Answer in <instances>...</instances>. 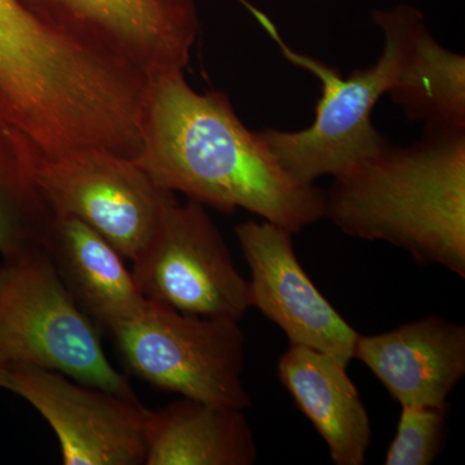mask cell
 Returning a JSON list of instances; mask_svg holds the SVG:
<instances>
[{
    "instance_id": "cell-1",
    "label": "cell",
    "mask_w": 465,
    "mask_h": 465,
    "mask_svg": "<svg viewBox=\"0 0 465 465\" xmlns=\"http://www.w3.org/2000/svg\"><path fill=\"white\" fill-rule=\"evenodd\" d=\"M140 167L167 191L223 213L249 211L299 234L323 219L324 192L300 183L220 91H195L183 70L149 79Z\"/></svg>"
},
{
    "instance_id": "cell-2",
    "label": "cell",
    "mask_w": 465,
    "mask_h": 465,
    "mask_svg": "<svg viewBox=\"0 0 465 465\" xmlns=\"http://www.w3.org/2000/svg\"><path fill=\"white\" fill-rule=\"evenodd\" d=\"M140 91L134 67L57 32L18 0H0V124L43 154L108 145Z\"/></svg>"
},
{
    "instance_id": "cell-3",
    "label": "cell",
    "mask_w": 465,
    "mask_h": 465,
    "mask_svg": "<svg viewBox=\"0 0 465 465\" xmlns=\"http://www.w3.org/2000/svg\"><path fill=\"white\" fill-rule=\"evenodd\" d=\"M323 217L339 231L407 251L465 278V131L390 140L333 177Z\"/></svg>"
},
{
    "instance_id": "cell-4",
    "label": "cell",
    "mask_w": 465,
    "mask_h": 465,
    "mask_svg": "<svg viewBox=\"0 0 465 465\" xmlns=\"http://www.w3.org/2000/svg\"><path fill=\"white\" fill-rule=\"evenodd\" d=\"M240 2L258 18L283 56L316 76L321 84L322 94L309 127L259 131L284 171L300 183H314L320 177L344 173L388 140L372 124V110L393 84L410 29L420 12L418 8L397 5L372 11V23L384 36L381 57L374 65L354 70L345 78L336 67L292 50L264 14L246 0Z\"/></svg>"
},
{
    "instance_id": "cell-5",
    "label": "cell",
    "mask_w": 465,
    "mask_h": 465,
    "mask_svg": "<svg viewBox=\"0 0 465 465\" xmlns=\"http://www.w3.org/2000/svg\"><path fill=\"white\" fill-rule=\"evenodd\" d=\"M11 363L139 401L106 357L100 327L76 304L43 247L0 262V366Z\"/></svg>"
},
{
    "instance_id": "cell-6",
    "label": "cell",
    "mask_w": 465,
    "mask_h": 465,
    "mask_svg": "<svg viewBox=\"0 0 465 465\" xmlns=\"http://www.w3.org/2000/svg\"><path fill=\"white\" fill-rule=\"evenodd\" d=\"M241 321L183 313L150 302L110 333L125 367L158 391L246 410V338Z\"/></svg>"
},
{
    "instance_id": "cell-7",
    "label": "cell",
    "mask_w": 465,
    "mask_h": 465,
    "mask_svg": "<svg viewBox=\"0 0 465 465\" xmlns=\"http://www.w3.org/2000/svg\"><path fill=\"white\" fill-rule=\"evenodd\" d=\"M35 183L52 213L90 225L130 260L148 243L177 201L134 158L103 149L41 153Z\"/></svg>"
},
{
    "instance_id": "cell-8",
    "label": "cell",
    "mask_w": 465,
    "mask_h": 465,
    "mask_svg": "<svg viewBox=\"0 0 465 465\" xmlns=\"http://www.w3.org/2000/svg\"><path fill=\"white\" fill-rule=\"evenodd\" d=\"M145 299L183 313L241 321L251 308L249 281L206 207L174 202L148 243L133 259Z\"/></svg>"
},
{
    "instance_id": "cell-9",
    "label": "cell",
    "mask_w": 465,
    "mask_h": 465,
    "mask_svg": "<svg viewBox=\"0 0 465 465\" xmlns=\"http://www.w3.org/2000/svg\"><path fill=\"white\" fill-rule=\"evenodd\" d=\"M36 18L146 76L183 70L201 29L195 0H18Z\"/></svg>"
},
{
    "instance_id": "cell-10",
    "label": "cell",
    "mask_w": 465,
    "mask_h": 465,
    "mask_svg": "<svg viewBox=\"0 0 465 465\" xmlns=\"http://www.w3.org/2000/svg\"><path fill=\"white\" fill-rule=\"evenodd\" d=\"M5 390L41 412L65 465L145 464V407L52 370L11 363Z\"/></svg>"
},
{
    "instance_id": "cell-11",
    "label": "cell",
    "mask_w": 465,
    "mask_h": 465,
    "mask_svg": "<svg viewBox=\"0 0 465 465\" xmlns=\"http://www.w3.org/2000/svg\"><path fill=\"white\" fill-rule=\"evenodd\" d=\"M234 231L250 268L251 308L277 324L290 344L348 366L360 333L312 282L293 249L292 234L266 220L240 223Z\"/></svg>"
},
{
    "instance_id": "cell-12",
    "label": "cell",
    "mask_w": 465,
    "mask_h": 465,
    "mask_svg": "<svg viewBox=\"0 0 465 465\" xmlns=\"http://www.w3.org/2000/svg\"><path fill=\"white\" fill-rule=\"evenodd\" d=\"M365 363L401 406H443L465 374V327L439 316L378 335H358Z\"/></svg>"
},
{
    "instance_id": "cell-13",
    "label": "cell",
    "mask_w": 465,
    "mask_h": 465,
    "mask_svg": "<svg viewBox=\"0 0 465 465\" xmlns=\"http://www.w3.org/2000/svg\"><path fill=\"white\" fill-rule=\"evenodd\" d=\"M43 250L76 304L100 330L112 333L149 307L124 256L76 217L54 213Z\"/></svg>"
},
{
    "instance_id": "cell-14",
    "label": "cell",
    "mask_w": 465,
    "mask_h": 465,
    "mask_svg": "<svg viewBox=\"0 0 465 465\" xmlns=\"http://www.w3.org/2000/svg\"><path fill=\"white\" fill-rule=\"evenodd\" d=\"M278 379L324 442L336 465L365 463L371 424L347 366L314 349L290 344Z\"/></svg>"
},
{
    "instance_id": "cell-15",
    "label": "cell",
    "mask_w": 465,
    "mask_h": 465,
    "mask_svg": "<svg viewBox=\"0 0 465 465\" xmlns=\"http://www.w3.org/2000/svg\"><path fill=\"white\" fill-rule=\"evenodd\" d=\"M256 459L243 410L185 397L145 409L146 465H252Z\"/></svg>"
},
{
    "instance_id": "cell-16",
    "label": "cell",
    "mask_w": 465,
    "mask_h": 465,
    "mask_svg": "<svg viewBox=\"0 0 465 465\" xmlns=\"http://www.w3.org/2000/svg\"><path fill=\"white\" fill-rule=\"evenodd\" d=\"M407 121L424 131H465V56L436 41L419 12L390 92Z\"/></svg>"
},
{
    "instance_id": "cell-17",
    "label": "cell",
    "mask_w": 465,
    "mask_h": 465,
    "mask_svg": "<svg viewBox=\"0 0 465 465\" xmlns=\"http://www.w3.org/2000/svg\"><path fill=\"white\" fill-rule=\"evenodd\" d=\"M41 150L15 128L0 124V256L16 259L42 249L54 213L35 183Z\"/></svg>"
},
{
    "instance_id": "cell-18",
    "label": "cell",
    "mask_w": 465,
    "mask_h": 465,
    "mask_svg": "<svg viewBox=\"0 0 465 465\" xmlns=\"http://www.w3.org/2000/svg\"><path fill=\"white\" fill-rule=\"evenodd\" d=\"M385 465H430L445 448L449 405L401 406Z\"/></svg>"
}]
</instances>
